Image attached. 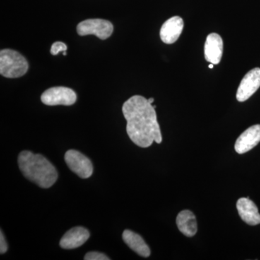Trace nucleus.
I'll list each match as a JSON object with an SVG mask.
<instances>
[{"label": "nucleus", "instance_id": "f257e3e1", "mask_svg": "<svg viewBox=\"0 0 260 260\" xmlns=\"http://www.w3.org/2000/svg\"><path fill=\"white\" fill-rule=\"evenodd\" d=\"M126 120V133L130 140L140 148H148L153 142L160 144L162 135L155 108L148 99L134 95L123 104Z\"/></svg>", "mask_w": 260, "mask_h": 260}, {"label": "nucleus", "instance_id": "f03ea898", "mask_svg": "<svg viewBox=\"0 0 260 260\" xmlns=\"http://www.w3.org/2000/svg\"><path fill=\"white\" fill-rule=\"evenodd\" d=\"M18 165L24 177L40 187L47 189L57 180L54 166L41 154L25 150L19 154Z\"/></svg>", "mask_w": 260, "mask_h": 260}, {"label": "nucleus", "instance_id": "7ed1b4c3", "mask_svg": "<svg viewBox=\"0 0 260 260\" xmlns=\"http://www.w3.org/2000/svg\"><path fill=\"white\" fill-rule=\"evenodd\" d=\"M28 70V61L18 51L12 49H3L0 51V74L5 78H20Z\"/></svg>", "mask_w": 260, "mask_h": 260}, {"label": "nucleus", "instance_id": "20e7f679", "mask_svg": "<svg viewBox=\"0 0 260 260\" xmlns=\"http://www.w3.org/2000/svg\"><path fill=\"white\" fill-rule=\"evenodd\" d=\"M113 31L112 23L103 19H88L77 26V32L80 36L95 35L102 40L110 37Z\"/></svg>", "mask_w": 260, "mask_h": 260}, {"label": "nucleus", "instance_id": "39448f33", "mask_svg": "<svg viewBox=\"0 0 260 260\" xmlns=\"http://www.w3.org/2000/svg\"><path fill=\"white\" fill-rule=\"evenodd\" d=\"M67 165L72 172L82 179L91 177L93 172V164L90 159L78 150H69L64 155Z\"/></svg>", "mask_w": 260, "mask_h": 260}, {"label": "nucleus", "instance_id": "423d86ee", "mask_svg": "<svg viewBox=\"0 0 260 260\" xmlns=\"http://www.w3.org/2000/svg\"><path fill=\"white\" fill-rule=\"evenodd\" d=\"M41 99L47 106H71L76 102L77 95L69 88L53 87L44 92Z\"/></svg>", "mask_w": 260, "mask_h": 260}, {"label": "nucleus", "instance_id": "0eeeda50", "mask_svg": "<svg viewBox=\"0 0 260 260\" xmlns=\"http://www.w3.org/2000/svg\"><path fill=\"white\" fill-rule=\"evenodd\" d=\"M260 87V68H254L246 73L238 88L237 99L238 102H244L248 100Z\"/></svg>", "mask_w": 260, "mask_h": 260}, {"label": "nucleus", "instance_id": "6e6552de", "mask_svg": "<svg viewBox=\"0 0 260 260\" xmlns=\"http://www.w3.org/2000/svg\"><path fill=\"white\" fill-rule=\"evenodd\" d=\"M260 142V124H255L246 129L237 140L235 150L244 154L254 148Z\"/></svg>", "mask_w": 260, "mask_h": 260}, {"label": "nucleus", "instance_id": "1a4fd4ad", "mask_svg": "<svg viewBox=\"0 0 260 260\" xmlns=\"http://www.w3.org/2000/svg\"><path fill=\"white\" fill-rule=\"evenodd\" d=\"M183 29H184L183 19L179 16L172 17L162 25L160 31V39L165 44H174L179 39Z\"/></svg>", "mask_w": 260, "mask_h": 260}, {"label": "nucleus", "instance_id": "9d476101", "mask_svg": "<svg viewBox=\"0 0 260 260\" xmlns=\"http://www.w3.org/2000/svg\"><path fill=\"white\" fill-rule=\"evenodd\" d=\"M223 42L218 34H210L205 44V58L207 61L218 64L223 55Z\"/></svg>", "mask_w": 260, "mask_h": 260}, {"label": "nucleus", "instance_id": "9b49d317", "mask_svg": "<svg viewBox=\"0 0 260 260\" xmlns=\"http://www.w3.org/2000/svg\"><path fill=\"white\" fill-rule=\"evenodd\" d=\"M89 237L90 233L85 228H73L61 238L59 245L64 249H76L85 244Z\"/></svg>", "mask_w": 260, "mask_h": 260}, {"label": "nucleus", "instance_id": "f8f14e48", "mask_svg": "<svg viewBox=\"0 0 260 260\" xmlns=\"http://www.w3.org/2000/svg\"><path fill=\"white\" fill-rule=\"evenodd\" d=\"M237 208L241 218L250 225L260 223V214L257 207L249 198H240L237 201Z\"/></svg>", "mask_w": 260, "mask_h": 260}, {"label": "nucleus", "instance_id": "ddd939ff", "mask_svg": "<svg viewBox=\"0 0 260 260\" xmlns=\"http://www.w3.org/2000/svg\"><path fill=\"white\" fill-rule=\"evenodd\" d=\"M122 239L126 245L140 256L148 257L150 255V248L139 234L125 230L123 232Z\"/></svg>", "mask_w": 260, "mask_h": 260}, {"label": "nucleus", "instance_id": "4468645a", "mask_svg": "<svg viewBox=\"0 0 260 260\" xmlns=\"http://www.w3.org/2000/svg\"><path fill=\"white\" fill-rule=\"evenodd\" d=\"M177 225L179 231L188 237H194L198 232L196 218L190 210H182L177 217Z\"/></svg>", "mask_w": 260, "mask_h": 260}, {"label": "nucleus", "instance_id": "2eb2a0df", "mask_svg": "<svg viewBox=\"0 0 260 260\" xmlns=\"http://www.w3.org/2000/svg\"><path fill=\"white\" fill-rule=\"evenodd\" d=\"M67 50H68V47L64 43L56 42H54L51 46L50 51L52 55H57L59 52H61V51L63 53L66 52Z\"/></svg>", "mask_w": 260, "mask_h": 260}, {"label": "nucleus", "instance_id": "dca6fc26", "mask_svg": "<svg viewBox=\"0 0 260 260\" xmlns=\"http://www.w3.org/2000/svg\"><path fill=\"white\" fill-rule=\"evenodd\" d=\"M84 259L85 260H109L110 258L108 257L106 254L103 253L97 252V251H91L85 254Z\"/></svg>", "mask_w": 260, "mask_h": 260}, {"label": "nucleus", "instance_id": "f3484780", "mask_svg": "<svg viewBox=\"0 0 260 260\" xmlns=\"http://www.w3.org/2000/svg\"><path fill=\"white\" fill-rule=\"evenodd\" d=\"M8 244H7L6 240H5L4 234L1 231V233H0V253L2 254H5L8 251Z\"/></svg>", "mask_w": 260, "mask_h": 260}, {"label": "nucleus", "instance_id": "a211bd4d", "mask_svg": "<svg viewBox=\"0 0 260 260\" xmlns=\"http://www.w3.org/2000/svg\"><path fill=\"white\" fill-rule=\"evenodd\" d=\"M148 102L150 103V104H153L154 102V99L153 98H150V99H148Z\"/></svg>", "mask_w": 260, "mask_h": 260}, {"label": "nucleus", "instance_id": "6ab92c4d", "mask_svg": "<svg viewBox=\"0 0 260 260\" xmlns=\"http://www.w3.org/2000/svg\"><path fill=\"white\" fill-rule=\"evenodd\" d=\"M208 67H209L210 69H213V68H214V64H210Z\"/></svg>", "mask_w": 260, "mask_h": 260}]
</instances>
